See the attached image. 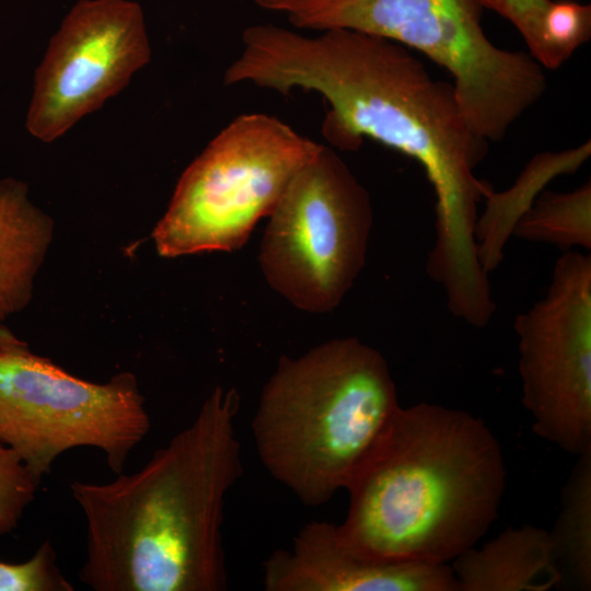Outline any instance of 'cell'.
<instances>
[{
	"label": "cell",
	"mask_w": 591,
	"mask_h": 591,
	"mask_svg": "<svg viewBox=\"0 0 591 591\" xmlns=\"http://www.w3.org/2000/svg\"><path fill=\"white\" fill-rule=\"evenodd\" d=\"M242 44L227 69L231 84L314 92L327 106L322 135L331 148L357 151L372 139L422 166L436 195L427 274L450 310L484 306L493 291L474 231L490 186L474 171L489 142L468 124L453 84L434 79L407 47L348 28L309 36L255 24L243 31Z\"/></svg>",
	"instance_id": "1"
},
{
	"label": "cell",
	"mask_w": 591,
	"mask_h": 591,
	"mask_svg": "<svg viewBox=\"0 0 591 591\" xmlns=\"http://www.w3.org/2000/svg\"><path fill=\"white\" fill-rule=\"evenodd\" d=\"M240 396L217 386L189 426L137 472L109 483L74 480L86 520L79 580L96 591H221L228 491L243 474Z\"/></svg>",
	"instance_id": "2"
},
{
	"label": "cell",
	"mask_w": 591,
	"mask_h": 591,
	"mask_svg": "<svg viewBox=\"0 0 591 591\" xmlns=\"http://www.w3.org/2000/svg\"><path fill=\"white\" fill-rule=\"evenodd\" d=\"M507 470L499 440L465 410L401 405L352 470L339 543L371 563L444 565L498 518Z\"/></svg>",
	"instance_id": "3"
},
{
	"label": "cell",
	"mask_w": 591,
	"mask_h": 591,
	"mask_svg": "<svg viewBox=\"0 0 591 591\" xmlns=\"http://www.w3.org/2000/svg\"><path fill=\"white\" fill-rule=\"evenodd\" d=\"M399 406L385 358L355 337L281 357L252 431L268 473L310 507L332 499Z\"/></svg>",
	"instance_id": "4"
},
{
	"label": "cell",
	"mask_w": 591,
	"mask_h": 591,
	"mask_svg": "<svg viewBox=\"0 0 591 591\" xmlns=\"http://www.w3.org/2000/svg\"><path fill=\"white\" fill-rule=\"evenodd\" d=\"M478 0H318L290 18L298 28H348L414 48L453 78L462 111L483 139L498 141L545 93L543 67L497 47Z\"/></svg>",
	"instance_id": "5"
},
{
	"label": "cell",
	"mask_w": 591,
	"mask_h": 591,
	"mask_svg": "<svg viewBox=\"0 0 591 591\" xmlns=\"http://www.w3.org/2000/svg\"><path fill=\"white\" fill-rule=\"evenodd\" d=\"M321 147L276 116L235 117L182 174L153 231L158 253L239 250Z\"/></svg>",
	"instance_id": "6"
},
{
	"label": "cell",
	"mask_w": 591,
	"mask_h": 591,
	"mask_svg": "<svg viewBox=\"0 0 591 591\" xmlns=\"http://www.w3.org/2000/svg\"><path fill=\"white\" fill-rule=\"evenodd\" d=\"M149 429L132 373L103 384L79 379L0 324V443L12 448L37 480L58 456L79 447L101 450L118 475Z\"/></svg>",
	"instance_id": "7"
},
{
	"label": "cell",
	"mask_w": 591,
	"mask_h": 591,
	"mask_svg": "<svg viewBox=\"0 0 591 591\" xmlns=\"http://www.w3.org/2000/svg\"><path fill=\"white\" fill-rule=\"evenodd\" d=\"M258 262L296 308H337L361 273L373 223L370 195L329 146L296 173L269 215Z\"/></svg>",
	"instance_id": "8"
},
{
	"label": "cell",
	"mask_w": 591,
	"mask_h": 591,
	"mask_svg": "<svg viewBox=\"0 0 591 591\" xmlns=\"http://www.w3.org/2000/svg\"><path fill=\"white\" fill-rule=\"evenodd\" d=\"M521 399L533 431L567 453L591 450V255L566 251L543 298L515 316Z\"/></svg>",
	"instance_id": "9"
},
{
	"label": "cell",
	"mask_w": 591,
	"mask_h": 591,
	"mask_svg": "<svg viewBox=\"0 0 591 591\" xmlns=\"http://www.w3.org/2000/svg\"><path fill=\"white\" fill-rule=\"evenodd\" d=\"M151 59L144 13L132 0H79L34 76L26 128L51 142L118 94Z\"/></svg>",
	"instance_id": "10"
},
{
	"label": "cell",
	"mask_w": 591,
	"mask_h": 591,
	"mask_svg": "<svg viewBox=\"0 0 591 591\" xmlns=\"http://www.w3.org/2000/svg\"><path fill=\"white\" fill-rule=\"evenodd\" d=\"M267 591H457L451 566L363 560L341 546L336 525L305 524L289 549L264 561Z\"/></svg>",
	"instance_id": "11"
},
{
	"label": "cell",
	"mask_w": 591,
	"mask_h": 591,
	"mask_svg": "<svg viewBox=\"0 0 591 591\" xmlns=\"http://www.w3.org/2000/svg\"><path fill=\"white\" fill-rule=\"evenodd\" d=\"M457 591H547L563 581L549 531L507 528L452 560Z\"/></svg>",
	"instance_id": "12"
},
{
	"label": "cell",
	"mask_w": 591,
	"mask_h": 591,
	"mask_svg": "<svg viewBox=\"0 0 591 591\" xmlns=\"http://www.w3.org/2000/svg\"><path fill=\"white\" fill-rule=\"evenodd\" d=\"M51 233L50 218L31 201L26 185L0 179V324L28 302Z\"/></svg>",
	"instance_id": "13"
},
{
	"label": "cell",
	"mask_w": 591,
	"mask_h": 591,
	"mask_svg": "<svg viewBox=\"0 0 591 591\" xmlns=\"http://www.w3.org/2000/svg\"><path fill=\"white\" fill-rule=\"evenodd\" d=\"M590 154V140L573 149L536 154L510 188L500 193L491 187L487 190L485 210L477 217L474 231L478 259L487 275L500 264L515 223L544 187L559 175L576 172Z\"/></svg>",
	"instance_id": "14"
},
{
	"label": "cell",
	"mask_w": 591,
	"mask_h": 591,
	"mask_svg": "<svg viewBox=\"0 0 591 591\" xmlns=\"http://www.w3.org/2000/svg\"><path fill=\"white\" fill-rule=\"evenodd\" d=\"M561 493V507L549 531L563 581L591 590V450L577 456Z\"/></svg>",
	"instance_id": "15"
},
{
	"label": "cell",
	"mask_w": 591,
	"mask_h": 591,
	"mask_svg": "<svg viewBox=\"0 0 591 591\" xmlns=\"http://www.w3.org/2000/svg\"><path fill=\"white\" fill-rule=\"evenodd\" d=\"M512 235L565 251L580 247L590 252V181L571 192H542L515 223Z\"/></svg>",
	"instance_id": "16"
},
{
	"label": "cell",
	"mask_w": 591,
	"mask_h": 591,
	"mask_svg": "<svg viewBox=\"0 0 591 591\" xmlns=\"http://www.w3.org/2000/svg\"><path fill=\"white\" fill-rule=\"evenodd\" d=\"M591 36V5L551 1L542 20L543 53L538 63L557 69Z\"/></svg>",
	"instance_id": "17"
},
{
	"label": "cell",
	"mask_w": 591,
	"mask_h": 591,
	"mask_svg": "<svg viewBox=\"0 0 591 591\" xmlns=\"http://www.w3.org/2000/svg\"><path fill=\"white\" fill-rule=\"evenodd\" d=\"M39 484L21 456L0 443V535L18 528Z\"/></svg>",
	"instance_id": "18"
},
{
	"label": "cell",
	"mask_w": 591,
	"mask_h": 591,
	"mask_svg": "<svg viewBox=\"0 0 591 591\" xmlns=\"http://www.w3.org/2000/svg\"><path fill=\"white\" fill-rule=\"evenodd\" d=\"M74 587L57 565L49 540L43 542L26 561H0V591H73Z\"/></svg>",
	"instance_id": "19"
},
{
	"label": "cell",
	"mask_w": 591,
	"mask_h": 591,
	"mask_svg": "<svg viewBox=\"0 0 591 591\" xmlns=\"http://www.w3.org/2000/svg\"><path fill=\"white\" fill-rule=\"evenodd\" d=\"M510 21L526 43L530 55L538 61L543 51L542 20L552 0H478Z\"/></svg>",
	"instance_id": "20"
},
{
	"label": "cell",
	"mask_w": 591,
	"mask_h": 591,
	"mask_svg": "<svg viewBox=\"0 0 591 591\" xmlns=\"http://www.w3.org/2000/svg\"><path fill=\"white\" fill-rule=\"evenodd\" d=\"M315 1L318 0H253L258 7L274 12L286 13L288 18L297 15Z\"/></svg>",
	"instance_id": "21"
}]
</instances>
